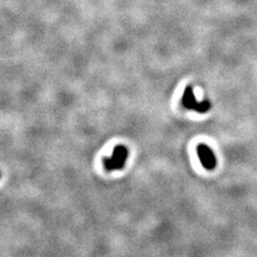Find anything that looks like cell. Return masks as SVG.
<instances>
[{"label": "cell", "instance_id": "1", "mask_svg": "<svg viewBox=\"0 0 257 257\" xmlns=\"http://www.w3.org/2000/svg\"><path fill=\"white\" fill-rule=\"evenodd\" d=\"M128 157V150L123 145H118L109 158H105L103 161L104 167L108 172H114L122 170L125 165L126 159Z\"/></svg>", "mask_w": 257, "mask_h": 257}, {"label": "cell", "instance_id": "2", "mask_svg": "<svg viewBox=\"0 0 257 257\" xmlns=\"http://www.w3.org/2000/svg\"><path fill=\"white\" fill-rule=\"evenodd\" d=\"M181 103L184 108L193 109L196 112H199V114H205V112H208L209 109L211 108V103L208 99H205L202 102L196 101L191 85L187 86L186 89H184Z\"/></svg>", "mask_w": 257, "mask_h": 257}, {"label": "cell", "instance_id": "3", "mask_svg": "<svg viewBox=\"0 0 257 257\" xmlns=\"http://www.w3.org/2000/svg\"><path fill=\"white\" fill-rule=\"evenodd\" d=\"M197 155L202 165L208 171H212L216 167V158L213 151L205 144H199L197 146Z\"/></svg>", "mask_w": 257, "mask_h": 257}]
</instances>
